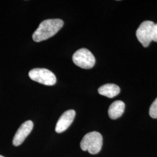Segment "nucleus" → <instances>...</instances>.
<instances>
[{"instance_id": "f8f14e48", "label": "nucleus", "mask_w": 157, "mask_h": 157, "mask_svg": "<svg viewBox=\"0 0 157 157\" xmlns=\"http://www.w3.org/2000/svg\"><path fill=\"white\" fill-rule=\"evenodd\" d=\"M0 157H4V156H2V155H0Z\"/></svg>"}, {"instance_id": "1a4fd4ad", "label": "nucleus", "mask_w": 157, "mask_h": 157, "mask_svg": "<svg viewBox=\"0 0 157 157\" xmlns=\"http://www.w3.org/2000/svg\"><path fill=\"white\" fill-rule=\"evenodd\" d=\"M120 90V88L118 85L108 83L100 86L98 91L101 95L105 96L108 98H113L119 94Z\"/></svg>"}, {"instance_id": "f257e3e1", "label": "nucleus", "mask_w": 157, "mask_h": 157, "mask_svg": "<svg viewBox=\"0 0 157 157\" xmlns=\"http://www.w3.org/2000/svg\"><path fill=\"white\" fill-rule=\"evenodd\" d=\"M63 26V21L60 19H51L43 21L35 30L33 40L36 42H41L54 36Z\"/></svg>"}, {"instance_id": "0eeeda50", "label": "nucleus", "mask_w": 157, "mask_h": 157, "mask_svg": "<svg viewBox=\"0 0 157 157\" xmlns=\"http://www.w3.org/2000/svg\"><path fill=\"white\" fill-rule=\"evenodd\" d=\"M76 115V112L73 109H69L63 113L59 118L56 127V133H61L65 132L73 122Z\"/></svg>"}, {"instance_id": "f03ea898", "label": "nucleus", "mask_w": 157, "mask_h": 157, "mask_svg": "<svg viewBox=\"0 0 157 157\" xmlns=\"http://www.w3.org/2000/svg\"><path fill=\"white\" fill-rule=\"evenodd\" d=\"M102 146V136L97 132L88 133L80 142V148L83 151H87L91 154L100 151Z\"/></svg>"}, {"instance_id": "39448f33", "label": "nucleus", "mask_w": 157, "mask_h": 157, "mask_svg": "<svg viewBox=\"0 0 157 157\" xmlns=\"http://www.w3.org/2000/svg\"><path fill=\"white\" fill-rule=\"evenodd\" d=\"M154 25L152 21H144L136 31L137 39L144 47H147L152 41V30Z\"/></svg>"}, {"instance_id": "7ed1b4c3", "label": "nucleus", "mask_w": 157, "mask_h": 157, "mask_svg": "<svg viewBox=\"0 0 157 157\" xmlns=\"http://www.w3.org/2000/svg\"><path fill=\"white\" fill-rule=\"evenodd\" d=\"M30 78L34 81L46 86H53L56 83V75L45 68H35L29 72Z\"/></svg>"}, {"instance_id": "6e6552de", "label": "nucleus", "mask_w": 157, "mask_h": 157, "mask_svg": "<svg viewBox=\"0 0 157 157\" xmlns=\"http://www.w3.org/2000/svg\"><path fill=\"white\" fill-rule=\"evenodd\" d=\"M125 104L121 100L114 101L109 107L108 115L112 119H117L124 113Z\"/></svg>"}, {"instance_id": "20e7f679", "label": "nucleus", "mask_w": 157, "mask_h": 157, "mask_svg": "<svg viewBox=\"0 0 157 157\" xmlns=\"http://www.w3.org/2000/svg\"><path fill=\"white\" fill-rule=\"evenodd\" d=\"M74 63L78 67L89 69L95 65V57L90 51L86 48H81L76 51L72 56Z\"/></svg>"}, {"instance_id": "9d476101", "label": "nucleus", "mask_w": 157, "mask_h": 157, "mask_svg": "<svg viewBox=\"0 0 157 157\" xmlns=\"http://www.w3.org/2000/svg\"><path fill=\"white\" fill-rule=\"evenodd\" d=\"M149 113L151 118L154 119L157 118V98L152 102L150 108Z\"/></svg>"}, {"instance_id": "423d86ee", "label": "nucleus", "mask_w": 157, "mask_h": 157, "mask_svg": "<svg viewBox=\"0 0 157 157\" xmlns=\"http://www.w3.org/2000/svg\"><path fill=\"white\" fill-rule=\"evenodd\" d=\"M33 128V122L32 121H27L21 124L17 130L13 137L12 144L14 146H19L22 144L26 138L30 133Z\"/></svg>"}, {"instance_id": "9b49d317", "label": "nucleus", "mask_w": 157, "mask_h": 157, "mask_svg": "<svg viewBox=\"0 0 157 157\" xmlns=\"http://www.w3.org/2000/svg\"><path fill=\"white\" fill-rule=\"evenodd\" d=\"M152 41L157 42V23L155 24L152 30Z\"/></svg>"}]
</instances>
